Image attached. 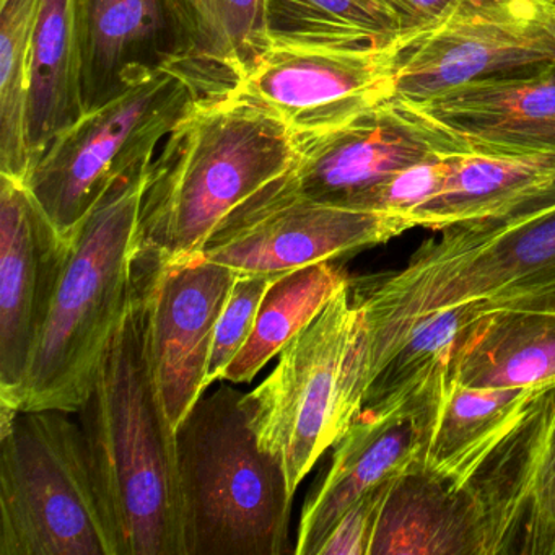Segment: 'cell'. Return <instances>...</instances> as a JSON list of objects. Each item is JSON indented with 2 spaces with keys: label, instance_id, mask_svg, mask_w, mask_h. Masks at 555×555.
I'll return each mask as SVG.
<instances>
[{
  "label": "cell",
  "instance_id": "24",
  "mask_svg": "<svg viewBox=\"0 0 555 555\" xmlns=\"http://www.w3.org/2000/svg\"><path fill=\"white\" fill-rule=\"evenodd\" d=\"M86 113L76 0H43L35 34L28 113L34 165Z\"/></svg>",
  "mask_w": 555,
  "mask_h": 555
},
{
  "label": "cell",
  "instance_id": "8",
  "mask_svg": "<svg viewBox=\"0 0 555 555\" xmlns=\"http://www.w3.org/2000/svg\"><path fill=\"white\" fill-rule=\"evenodd\" d=\"M349 284L281 350L271 375L243 396L259 447L279 461L294 493L340 437L344 370L360 327Z\"/></svg>",
  "mask_w": 555,
  "mask_h": 555
},
{
  "label": "cell",
  "instance_id": "6",
  "mask_svg": "<svg viewBox=\"0 0 555 555\" xmlns=\"http://www.w3.org/2000/svg\"><path fill=\"white\" fill-rule=\"evenodd\" d=\"M69 415L0 404V555H113Z\"/></svg>",
  "mask_w": 555,
  "mask_h": 555
},
{
  "label": "cell",
  "instance_id": "29",
  "mask_svg": "<svg viewBox=\"0 0 555 555\" xmlns=\"http://www.w3.org/2000/svg\"><path fill=\"white\" fill-rule=\"evenodd\" d=\"M389 482L353 503L324 539L317 555H369Z\"/></svg>",
  "mask_w": 555,
  "mask_h": 555
},
{
  "label": "cell",
  "instance_id": "2",
  "mask_svg": "<svg viewBox=\"0 0 555 555\" xmlns=\"http://www.w3.org/2000/svg\"><path fill=\"white\" fill-rule=\"evenodd\" d=\"M399 271L350 279L360 327L340 388L349 425L402 334L435 311L483 304L555 275V203L440 230Z\"/></svg>",
  "mask_w": 555,
  "mask_h": 555
},
{
  "label": "cell",
  "instance_id": "23",
  "mask_svg": "<svg viewBox=\"0 0 555 555\" xmlns=\"http://www.w3.org/2000/svg\"><path fill=\"white\" fill-rule=\"evenodd\" d=\"M451 378L470 388L554 385L555 313L482 311L454 356Z\"/></svg>",
  "mask_w": 555,
  "mask_h": 555
},
{
  "label": "cell",
  "instance_id": "19",
  "mask_svg": "<svg viewBox=\"0 0 555 555\" xmlns=\"http://www.w3.org/2000/svg\"><path fill=\"white\" fill-rule=\"evenodd\" d=\"M369 555H489L480 503L415 461L389 482Z\"/></svg>",
  "mask_w": 555,
  "mask_h": 555
},
{
  "label": "cell",
  "instance_id": "12",
  "mask_svg": "<svg viewBox=\"0 0 555 555\" xmlns=\"http://www.w3.org/2000/svg\"><path fill=\"white\" fill-rule=\"evenodd\" d=\"M134 278L147 308L152 375L178 428L209 388L217 323L238 272L201 255L178 261L135 255Z\"/></svg>",
  "mask_w": 555,
  "mask_h": 555
},
{
  "label": "cell",
  "instance_id": "5",
  "mask_svg": "<svg viewBox=\"0 0 555 555\" xmlns=\"http://www.w3.org/2000/svg\"><path fill=\"white\" fill-rule=\"evenodd\" d=\"M245 392L220 386L177 428L184 555H284L295 493L259 447Z\"/></svg>",
  "mask_w": 555,
  "mask_h": 555
},
{
  "label": "cell",
  "instance_id": "22",
  "mask_svg": "<svg viewBox=\"0 0 555 555\" xmlns=\"http://www.w3.org/2000/svg\"><path fill=\"white\" fill-rule=\"evenodd\" d=\"M180 66L204 96L232 92L272 43L266 0H165Z\"/></svg>",
  "mask_w": 555,
  "mask_h": 555
},
{
  "label": "cell",
  "instance_id": "18",
  "mask_svg": "<svg viewBox=\"0 0 555 555\" xmlns=\"http://www.w3.org/2000/svg\"><path fill=\"white\" fill-rule=\"evenodd\" d=\"M76 5L86 112L157 70L181 69L165 0H76Z\"/></svg>",
  "mask_w": 555,
  "mask_h": 555
},
{
  "label": "cell",
  "instance_id": "13",
  "mask_svg": "<svg viewBox=\"0 0 555 555\" xmlns=\"http://www.w3.org/2000/svg\"><path fill=\"white\" fill-rule=\"evenodd\" d=\"M272 48L232 90L274 113L297 141L326 134L391 99L396 50Z\"/></svg>",
  "mask_w": 555,
  "mask_h": 555
},
{
  "label": "cell",
  "instance_id": "28",
  "mask_svg": "<svg viewBox=\"0 0 555 555\" xmlns=\"http://www.w3.org/2000/svg\"><path fill=\"white\" fill-rule=\"evenodd\" d=\"M281 274H238L217 323L207 385L222 382L227 369L238 356L255 327L266 292Z\"/></svg>",
  "mask_w": 555,
  "mask_h": 555
},
{
  "label": "cell",
  "instance_id": "4",
  "mask_svg": "<svg viewBox=\"0 0 555 555\" xmlns=\"http://www.w3.org/2000/svg\"><path fill=\"white\" fill-rule=\"evenodd\" d=\"M149 167L116 181L74 233L69 261L24 385L5 405L74 414L86 402L131 298Z\"/></svg>",
  "mask_w": 555,
  "mask_h": 555
},
{
  "label": "cell",
  "instance_id": "17",
  "mask_svg": "<svg viewBox=\"0 0 555 555\" xmlns=\"http://www.w3.org/2000/svg\"><path fill=\"white\" fill-rule=\"evenodd\" d=\"M414 105L476 154L555 152V63L470 80Z\"/></svg>",
  "mask_w": 555,
  "mask_h": 555
},
{
  "label": "cell",
  "instance_id": "16",
  "mask_svg": "<svg viewBox=\"0 0 555 555\" xmlns=\"http://www.w3.org/2000/svg\"><path fill=\"white\" fill-rule=\"evenodd\" d=\"M430 396L386 409H362L334 443L330 469L301 509L295 555H317L344 513L417 461L430 414Z\"/></svg>",
  "mask_w": 555,
  "mask_h": 555
},
{
  "label": "cell",
  "instance_id": "1",
  "mask_svg": "<svg viewBox=\"0 0 555 555\" xmlns=\"http://www.w3.org/2000/svg\"><path fill=\"white\" fill-rule=\"evenodd\" d=\"M113 555H184L177 428L152 375L147 308L128 310L77 411Z\"/></svg>",
  "mask_w": 555,
  "mask_h": 555
},
{
  "label": "cell",
  "instance_id": "3",
  "mask_svg": "<svg viewBox=\"0 0 555 555\" xmlns=\"http://www.w3.org/2000/svg\"><path fill=\"white\" fill-rule=\"evenodd\" d=\"M297 160V138L274 113L232 92L196 100L149 167L135 255H201L240 204Z\"/></svg>",
  "mask_w": 555,
  "mask_h": 555
},
{
  "label": "cell",
  "instance_id": "27",
  "mask_svg": "<svg viewBox=\"0 0 555 555\" xmlns=\"http://www.w3.org/2000/svg\"><path fill=\"white\" fill-rule=\"evenodd\" d=\"M41 4L0 0V175L24 183L34 167L28 113Z\"/></svg>",
  "mask_w": 555,
  "mask_h": 555
},
{
  "label": "cell",
  "instance_id": "14",
  "mask_svg": "<svg viewBox=\"0 0 555 555\" xmlns=\"http://www.w3.org/2000/svg\"><path fill=\"white\" fill-rule=\"evenodd\" d=\"M0 402L12 404L47 326L70 243L24 181L0 175Z\"/></svg>",
  "mask_w": 555,
  "mask_h": 555
},
{
  "label": "cell",
  "instance_id": "20",
  "mask_svg": "<svg viewBox=\"0 0 555 555\" xmlns=\"http://www.w3.org/2000/svg\"><path fill=\"white\" fill-rule=\"evenodd\" d=\"M555 203V152L453 155L437 196L414 225L440 230L457 223L506 219Z\"/></svg>",
  "mask_w": 555,
  "mask_h": 555
},
{
  "label": "cell",
  "instance_id": "32",
  "mask_svg": "<svg viewBox=\"0 0 555 555\" xmlns=\"http://www.w3.org/2000/svg\"><path fill=\"white\" fill-rule=\"evenodd\" d=\"M548 2H552V4H555V0H548Z\"/></svg>",
  "mask_w": 555,
  "mask_h": 555
},
{
  "label": "cell",
  "instance_id": "10",
  "mask_svg": "<svg viewBox=\"0 0 555 555\" xmlns=\"http://www.w3.org/2000/svg\"><path fill=\"white\" fill-rule=\"evenodd\" d=\"M552 63L555 4L548 0H464L443 24L399 44L392 96L424 102L470 80Z\"/></svg>",
  "mask_w": 555,
  "mask_h": 555
},
{
  "label": "cell",
  "instance_id": "15",
  "mask_svg": "<svg viewBox=\"0 0 555 555\" xmlns=\"http://www.w3.org/2000/svg\"><path fill=\"white\" fill-rule=\"evenodd\" d=\"M467 486L489 555H555V383L542 386Z\"/></svg>",
  "mask_w": 555,
  "mask_h": 555
},
{
  "label": "cell",
  "instance_id": "30",
  "mask_svg": "<svg viewBox=\"0 0 555 555\" xmlns=\"http://www.w3.org/2000/svg\"><path fill=\"white\" fill-rule=\"evenodd\" d=\"M531 310L555 313V275L528 287L506 292L493 300L480 304L479 313L487 310Z\"/></svg>",
  "mask_w": 555,
  "mask_h": 555
},
{
  "label": "cell",
  "instance_id": "7",
  "mask_svg": "<svg viewBox=\"0 0 555 555\" xmlns=\"http://www.w3.org/2000/svg\"><path fill=\"white\" fill-rule=\"evenodd\" d=\"M203 96L190 76L168 67L61 132L25 180L61 235L73 238L116 181L149 167L158 145Z\"/></svg>",
  "mask_w": 555,
  "mask_h": 555
},
{
  "label": "cell",
  "instance_id": "25",
  "mask_svg": "<svg viewBox=\"0 0 555 555\" xmlns=\"http://www.w3.org/2000/svg\"><path fill=\"white\" fill-rule=\"evenodd\" d=\"M266 17L272 48H388L414 37L392 0H266Z\"/></svg>",
  "mask_w": 555,
  "mask_h": 555
},
{
  "label": "cell",
  "instance_id": "9",
  "mask_svg": "<svg viewBox=\"0 0 555 555\" xmlns=\"http://www.w3.org/2000/svg\"><path fill=\"white\" fill-rule=\"evenodd\" d=\"M411 229L395 214L311 199L291 170L240 204L201 256L238 274H281L356 255Z\"/></svg>",
  "mask_w": 555,
  "mask_h": 555
},
{
  "label": "cell",
  "instance_id": "26",
  "mask_svg": "<svg viewBox=\"0 0 555 555\" xmlns=\"http://www.w3.org/2000/svg\"><path fill=\"white\" fill-rule=\"evenodd\" d=\"M333 261L317 262L279 275L259 307L255 327L222 382L249 383L349 284Z\"/></svg>",
  "mask_w": 555,
  "mask_h": 555
},
{
  "label": "cell",
  "instance_id": "21",
  "mask_svg": "<svg viewBox=\"0 0 555 555\" xmlns=\"http://www.w3.org/2000/svg\"><path fill=\"white\" fill-rule=\"evenodd\" d=\"M539 388H470L448 379L430 404L417 463L466 487L512 431Z\"/></svg>",
  "mask_w": 555,
  "mask_h": 555
},
{
  "label": "cell",
  "instance_id": "31",
  "mask_svg": "<svg viewBox=\"0 0 555 555\" xmlns=\"http://www.w3.org/2000/svg\"><path fill=\"white\" fill-rule=\"evenodd\" d=\"M392 2L415 37L422 31L443 24L460 9L464 0H392Z\"/></svg>",
  "mask_w": 555,
  "mask_h": 555
},
{
  "label": "cell",
  "instance_id": "11",
  "mask_svg": "<svg viewBox=\"0 0 555 555\" xmlns=\"http://www.w3.org/2000/svg\"><path fill=\"white\" fill-rule=\"evenodd\" d=\"M470 149L414 103L391 99L326 134L298 141L292 178L311 199L365 209L373 193L414 165Z\"/></svg>",
  "mask_w": 555,
  "mask_h": 555
}]
</instances>
